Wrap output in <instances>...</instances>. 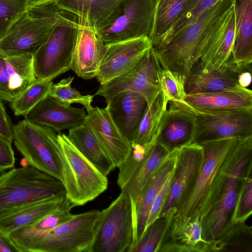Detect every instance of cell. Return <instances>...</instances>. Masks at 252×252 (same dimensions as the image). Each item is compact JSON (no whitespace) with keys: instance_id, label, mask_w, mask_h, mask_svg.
<instances>
[{"instance_id":"obj_1","label":"cell","mask_w":252,"mask_h":252,"mask_svg":"<svg viewBox=\"0 0 252 252\" xmlns=\"http://www.w3.org/2000/svg\"><path fill=\"white\" fill-rule=\"evenodd\" d=\"M240 140L227 138L199 144L204 151L202 165L194 184L174 215L192 218L199 215L200 220L205 217L236 159Z\"/></svg>"},{"instance_id":"obj_2","label":"cell","mask_w":252,"mask_h":252,"mask_svg":"<svg viewBox=\"0 0 252 252\" xmlns=\"http://www.w3.org/2000/svg\"><path fill=\"white\" fill-rule=\"evenodd\" d=\"M234 0H219L176 33L166 43L153 48L160 66L184 86L222 14Z\"/></svg>"},{"instance_id":"obj_3","label":"cell","mask_w":252,"mask_h":252,"mask_svg":"<svg viewBox=\"0 0 252 252\" xmlns=\"http://www.w3.org/2000/svg\"><path fill=\"white\" fill-rule=\"evenodd\" d=\"M70 15L53 3L28 7L0 38V54L33 55L47 41L55 26Z\"/></svg>"},{"instance_id":"obj_4","label":"cell","mask_w":252,"mask_h":252,"mask_svg":"<svg viewBox=\"0 0 252 252\" xmlns=\"http://www.w3.org/2000/svg\"><path fill=\"white\" fill-rule=\"evenodd\" d=\"M252 165V138L241 140L236 159L216 199L201 220L203 239L209 244L221 239L236 223L235 215L242 180Z\"/></svg>"},{"instance_id":"obj_5","label":"cell","mask_w":252,"mask_h":252,"mask_svg":"<svg viewBox=\"0 0 252 252\" xmlns=\"http://www.w3.org/2000/svg\"><path fill=\"white\" fill-rule=\"evenodd\" d=\"M100 211L74 215L70 220L18 244L21 252H91Z\"/></svg>"},{"instance_id":"obj_6","label":"cell","mask_w":252,"mask_h":252,"mask_svg":"<svg viewBox=\"0 0 252 252\" xmlns=\"http://www.w3.org/2000/svg\"><path fill=\"white\" fill-rule=\"evenodd\" d=\"M64 195L62 181L29 165L0 175V212Z\"/></svg>"},{"instance_id":"obj_7","label":"cell","mask_w":252,"mask_h":252,"mask_svg":"<svg viewBox=\"0 0 252 252\" xmlns=\"http://www.w3.org/2000/svg\"><path fill=\"white\" fill-rule=\"evenodd\" d=\"M57 136L66 198L74 207L84 205L106 190L108 179L74 147L67 135L60 133Z\"/></svg>"},{"instance_id":"obj_8","label":"cell","mask_w":252,"mask_h":252,"mask_svg":"<svg viewBox=\"0 0 252 252\" xmlns=\"http://www.w3.org/2000/svg\"><path fill=\"white\" fill-rule=\"evenodd\" d=\"M13 141L29 165L63 182L61 146L53 129L25 118L14 125Z\"/></svg>"},{"instance_id":"obj_9","label":"cell","mask_w":252,"mask_h":252,"mask_svg":"<svg viewBox=\"0 0 252 252\" xmlns=\"http://www.w3.org/2000/svg\"><path fill=\"white\" fill-rule=\"evenodd\" d=\"M78 26L77 17L72 14L55 26L47 41L33 54L36 81H52L70 69Z\"/></svg>"},{"instance_id":"obj_10","label":"cell","mask_w":252,"mask_h":252,"mask_svg":"<svg viewBox=\"0 0 252 252\" xmlns=\"http://www.w3.org/2000/svg\"><path fill=\"white\" fill-rule=\"evenodd\" d=\"M130 199L124 191L100 211L91 252H128L133 244Z\"/></svg>"},{"instance_id":"obj_11","label":"cell","mask_w":252,"mask_h":252,"mask_svg":"<svg viewBox=\"0 0 252 252\" xmlns=\"http://www.w3.org/2000/svg\"><path fill=\"white\" fill-rule=\"evenodd\" d=\"M170 153L158 141L150 147L134 146L127 159L118 167L117 184L130 199L132 219L142 189Z\"/></svg>"},{"instance_id":"obj_12","label":"cell","mask_w":252,"mask_h":252,"mask_svg":"<svg viewBox=\"0 0 252 252\" xmlns=\"http://www.w3.org/2000/svg\"><path fill=\"white\" fill-rule=\"evenodd\" d=\"M155 7V0H121L112 22L97 33L105 44L149 37Z\"/></svg>"},{"instance_id":"obj_13","label":"cell","mask_w":252,"mask_h":252,"mask_svg":"<svg viewBox=\"0 0 252 252\" xmlns=\"http://www.w3.org/2000/svg\"><path fill=\"white\" fill-rule=\"evenodd\" d=\"M189 107L196 114L192 143L227 138L242 139L252 135V109L213 111Z\"/></svg>"},{"instance_id":"obj_14","label":"cell","mask_w":252,"mask_h":252,"mask_svg":"<svg viewBox=\"0 0 252 252\" xmlns=\"http://www.w3.org/2000/svg\"><path fill=\"white\" fill-rule=\"evenodd\" d=\"M158 60L153 47L139 64L128 73L100 85L95 95L103 96L106 103L116 94L132 92L143 96L150 104L161 91L157 73Z\"/></svg>"},{"instance_id":"obj_15","label":"cell","mask_w":252,"mask_h":252,"mask_svg":"<svg viewBox=\"0 0 252 252\" xmlns=\"http://www.w3.org/2000/svg\"><path fill=\"white\" fill-rule=\"evenodd\" d=\"M106 49L95 78L104 85L134 68L152 47L150 38L143 36L106 44Z\"/></svg>"},{"instance_id":"obj_16","label":"cell","mask_w":252,"mask_h":252,"mask_svg":"<svg viewBox=\"0 0 252 252\" xmlns=\"http://www.w3.org/2000/svg\"><path fill=\"white\" fill-rule=\"evenodd\" d=\"M204 159L203 148L191 143L178 149L169 191L159 217L175 214L183 198L194 184Z\"/></svg>"},{"instance_id":"obj_17","label":"cell","mask_w":252,"mask_h":252,"mask_svg":"<svg viewBox=\"0 0 252 252\" xmlns=\"http://www.w3.org/2000/svg\"><path fill=\"white\" fill-rule=\"evenodd\" d=\"M84 125L88 127L104 152L120 167L130 155L132 146L113 121L108 106L105 108L90 106L86 109Z\"/></svg>"},{"instance_id":"obj_18","label":"cell","mask_w":252,"mask_h":252,"mask_svg":"<svg viewBox=\"0 0 252 252\" xmlns=\"http://www.w3.org/2000/svg\"><path fill=\"white\" fill-rule=\"evenodd\" d=\"M196 114L185 103L170 101L163 114L157 141L169 152L191 144Z\"/></svg>"},{"instance_id":"obj_19","label":"cell","mask_w":252,"mask_h":252,"mask_svg":"<svg viewBox=\"0 0 252 252\" xmlns=\"http://www.w3.org/2000/svg\"><path fill=\"white\" fill-rule=\"evenodd\" d=\"M235 34V15L233 4L220 18L193 67L204 70L223 65L231 56Z\"/></svg>"},{"instance_id":"obj_20","label":"cell","mask_w":252,"mask_h":252,"mask_svg":"<svg viewBox=\"0 0 252 252\" xmlns=\"http://www.w3.org/2000/svg\"><path fill=\"white\" fill-rule=\"evenodd\" d=\"M252 66H240L231 56L221 67L204 70L193 67L184 84L186 94L225 91H239L244 88L239 84L241 74L252 71Z\"/></svg>"},{"instance_id":"obj_21","label":"cell","mask_w":252,"mask_h":252,"mask_svg":"<svg viewBox=\"0 0 252 252\" xmlns=\"http://www.w3.org/2000/svg\"><path fill=\"white\" fill-rule=\"evenodd\" d=\"M35 81L32 54H0V99L12 101Z\"/></svg>"},{"instance_id":"obj_22","label":"cell","mask_w":252,"mask_h":252,"mask_svg":"<svg viewBox=\"0 0 252 252\" xmlns=\"http://www.w3.org/2000/svg\"><path fill=\"white\" fill-rule=\"evenodd\" d=\"M121 0H55L60 10L77 18L78 25L97 32L108 26L114 18Z\"/></svg>"},{"instance_id":"obj_23","label":"cell","mask_w":252,"mask_h":252,"mask_svg":"<svg viewBox=\"0 0 252 252\" xmlns=\"http://www.w3.org/2000/svg\"><path fill=\"white\" fill-rule=\"evenodd\" d=\"M106 49V44L97 32L79 25L70 69L84 79L95 77Z\"/></svg>"},{"instance_id":"obj_24","label":"cell","mask_w":252,"mask_h":252,"mask_svg":"<svg viewBox=\"0 0 252 252\" xmlns=\"http://www.w3.org/2000/svg\"><path fill=\"white\" fill-rule=\"evenodd\" d=\"M87 111L62 103L47 96L38 103L28 114L27 119L47 126L60 133L84 124Z\"/></svg>"},{"instance_id":"obj_25","label":"cell","mask_w":252,"mask_h":252,"mask_svg":"<svg viewBox=\"0 0 252 252\" xmlns=\"http://www.w3.org/2000/svg\"><path fill=\"white\" fill-rule=\"evenodd\" d=\"M178 149L170 152L150 177L142 190L133 216V242L132 246L141 238L146 229L152 205L167 177L175 168Z\"/></svg>"},{"instance_id":"obj_26","label":"cell","mask_w":252,"mask_h":252,"mask_svg":"<svg viewBox=\"0 0 252 252\" xmlns=\"http://www.w3.org/2000/svg\"><path fill=\"white\" fill-rule=\"evenodd\" d=\"M147 104L143 96L132 92L120 93L107 103L113 121L131 145Z\"/></svg>"},{"instance_id":"obj_27","label":"cell","mask_w":252,"mask_h":252,"mask_svg":"<svg viewBox=\"0 0 252 252\" xmlns=\"http://www.w3.org/2000/svg\"><path fill=\"white\" fill-rule=\"evenodd\" d=\"M184 101L192 108L206 111L252 109V92L247 88L239 91L186 94Z\"/></svg>"},{"instance_id":"obj_28","label":"cell","mask_w":252,"mask_h":252,"mask_svg":"<svg viewBox=\"0 0 252 252\" xmlns=\"http://www.w3.org/2000/svg\"><path fill=\"white\" fill-rule=\"evenodd\" d=\"M235 34L231 58L240 66H252V0H234Z\"/></svg>"},{"instance_id":"obj_29","label":"cell","mask_w":252,"mask_h":252,"mask_svg":"<svg viewBox=\"0 0 252 252\" xmlns=\"http://www.w3.org/2000/svg\"><path fill=\"white\" fill-rule=\"evenodd\" d=\"M65 198V195L52 197L0 212V232L8 236L38 220L57 208Z\"/></svg>"},{"instance_id":"obj_30","label":"cell","mask_w":252,"mask_h":252,"mask_svg":"<svg viewBox=\"0 0 252 252\" xmlns=\"http://www.w3.org/2000/svg\"><path fill=\"white\" fill-rule=\"evenodd\" d=\"M67 136L74 147L104 175L107 176L115 168L92 131L85 125L69 129Z\"/></svg>"},{"instance_id":"obj_31","label":"cell","mask_w":252,"mask_h":252,"mask_svg":"<svg viewBox=\"0 0 252 252\" xmlns=\"http://www.w3.org/2000/svg\"><path fill=\"white\" fill-rule=\"evenodd\" d=\"M167 241L189 247L194 252H209V244L202 236L199 215L192 218L174 215L168 231Z\"/></svg>"},{"instance_id":"obj_32","label":"cell","mask_w":252,"mask_h":252,"mask_svg":"<svg viewBox=\"0 0 252 252\" xmlns=\"http://www.w3.org/2000/svg\"><path fill=\"white\" fill-rule=\"evenodd\" d=\"M168 102L161 90L155 100L147 104L139 124L131 146H149L157 141L162 117Z\"/></svg>"},{"instance_id":"obj_33","label":"cell","mask_w":252,"mask_h":252,"mask_svg":"<svg viewBox=\"0 0 252 252\" xmlns=\"http://www.w3.org/2000/svg\"><path fill=\"white\" fill-rule=\"evenodd\" d=\"M74 206L66 198L51 212L38 220L10 233L8 236L15 245L40 233L50 230L72 219L70 211Z\"/></svg>"},{"instance_id":"obj_34","label":"cell","mask_w":252,"mask_h":252,"mask_svg":"<svg viewBox=\"0 0 252 252\" xmlns=\"http://www.w3.org/2000/svg\"><path fill=\"white\" fill-rule=\"evenodd\" d=\"M190 0H158L149 38L152 47L171 28Z\"/></svg>"},{"instance_id":"obj_35","label":"cell","mask_w":252,"mask_h":252,"mask_svg":"<svg viewBox=\"0 0 252 252\" xmlns=\"http://www.w3.org/2000/svg\"><path fill=\"white\" fill-rule=\"evenodd\" d=\"M174 215L169 214L157 218L146 228L141 238L128 252H158L167 240Z\"/></svg>"},{"instance_id":"obj_36","label":"cell","mask_w":252,"mask_h":252,"mask_svg":"<svg viewBox=\"0 0 252 252\" xmlns=\"http://www.w3.org/2000/svg\"><path fill=\"white\" fill-rule=\"evenodd\" d=\"M236 222L219 241L209 244V252H252V227Z\"/></svg>"},{"instance_id":"obj_37","label":"cell","mask_w":252,"mask_h":252,"mask_svg":"<svg viewBox=\"0 0 252 252\" xmlns=\"http://www.w3.org/2000/svg\"><path fill=\"white\" fill-rule=\"evenodd\" d=\"M52 81H35L20 95L10 102V106L16 116L26 118L29 112L41 101L47 97Z\"/></svg>"},{"instance_id":"obj_38","label":"cell","mask_w":252,"mask_h":252,"mask_svg":"<svg viewBox=\"0 0 252 252\" xmlns=\"http://www.w3.org/2000/svg\"><path fill=\"white\" fill-rule=\"evenodd\" d=\"M219 0H190L171 28L162 36L154 47L161 46L176 33L192 22L202 12L209 8Z\"/></svg>"},{"instance_id":"obj_39","label":"cell","mask_w":252,"mask_h":252,"mask_svg":"<svg viewBox=\"0 0 252 252\" xmlns=\"http://www.w3.org/2000/svg\"><path fill=\"white\" fill-rule=\"evenodd\" d=\"M73 79V77H69L61 80L57 84L53 83L48 96L54 97L66 105L79 103L87 109L92 106L94 95H83L76 89L72 88L71 84Z\"/></svg>"},{"instance_id":"obj_40","label":"cell","mask_w":252,"mask_h":252,"mask_svg":"<svg viewBox=\"0 0 252 252\" xmlns=\"http://www.w3.org/2000/svg\"><path fill=\"white\" fill-rule=\"evenodd\" d=\"M157 73L161 90L166 100L168 102L174 101L185 103L186 94L184 86L175 77L171 71L162 68L158 60Z\"/></svg>"},{"instance_id":"obj_41","label":"cell","mask_w":252,"mask_h":252,"mask_svg":"<svg viewBox=\"0 0 252 252\" xmlns=\"http://www.w3.org/2000/svg\"><path fill=\"white\" fill-rule=\"evenodd\" d=\"M252 165L251 166L242 180L240 189L236 213L235 221L246 222L252 213Z\"/></svg>"},{"instance_id":"obj_42","label":"cell","mask_w":252,"mask_h":252,"mask_svg":"<svg viewBox=\"0 0 252 252\" xmlns=\"http://www.w3.org/2000/svg\"><path fill=\"white\" fill-rule=\"evenodd\" d=\"M28 0H0V38L13 20L25 11Z\"/></svg>"},{"instance_id":"obj_43","label":"cell","mask_w":252,"mask_h":252,"mask_svg":"<svg viewBox=\"0 0 252 252\" xmlns=\"http://www.w3.org/2000/svg\"><path fill=\"white\" fill-rule=\"evenodd\" d=\"M174 170L167 177L152 205L147 220L146 229L149 225L159 217L169 191Z\"/></svg>"},{"instance_id":"obj_44","label":"cell","mask_w":252,"mask_h":252,"mask_svg":"<svg viewBox=\"0 0 252 252\" xmlns=\"http://www.w3.org/2000/svg\"><path fill=\"white\" fill-rule=\"evenodd\" d=\"M12 142L0 135V172L14 167L15 162Z\"/></svg>"},{"instance_id":"obj_45","label":"cell","mask_w":252,"mask_h":252,"mask_svg":"<svg viewBox=\"0 0 252 252\" xmlns=\"http://www.w3.org/2000/svg\"><path fill=\"white\" fill-rule=\"evenodd\" d=\"M0 99V135L9 141H13L14 125Z\"/></svg>"},{"instance_id":"obj_46","label":"cell","mask_w":252,"mask_h":252,"mask_svg":"<svg viewBox=\"0 0 252 252\" xmlns=\"http://www.w3.org/2000/svg\"><path fill=\"white\" fill-rule=\"evenodd\" d=\"M0 252H21L10 238L0 232Z\"/></svg>"},{"instance_id":"obj_47","label":"cell","mask_w":252,"mask_h":252,"mask_svg":"<svg viewBox=\"0 0 252 252\" xmlns=\"http://www.w3.org/2000/svg\"><path fill=\"white\" fill-rule=\"evenodd\" d=\"M55 0H28V6L38 5H47L52 3Z\"/></svg>"},{"instance_id":"obj_48","label":"cell","mask_w":252,"mask_h":252,"mask_svg":"<svg viewBox=\"0 0 252 252\" xmlns=\"http://www.w3.org/2000/svg\"><path fill=\"white\" fill-rule=\"evenodd\" d=\"M158 0H155L156 3L158 1Z\"/></svg>"}]
</instances>
